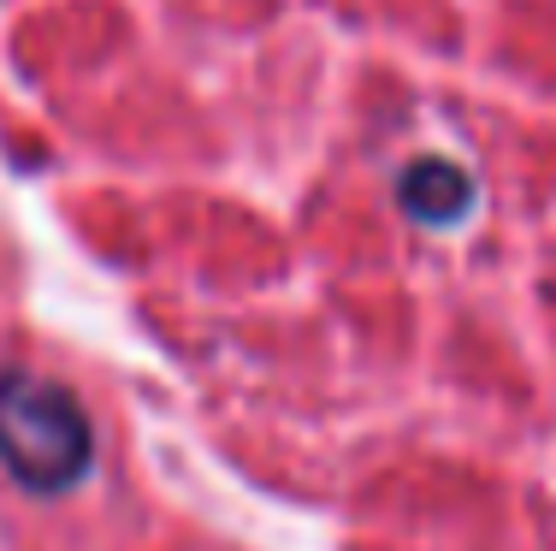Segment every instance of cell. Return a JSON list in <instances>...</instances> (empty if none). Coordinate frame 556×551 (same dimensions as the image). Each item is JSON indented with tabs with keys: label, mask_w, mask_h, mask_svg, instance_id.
I'll list each match as a JSON object with an SVG mask.
<instances>
[{
	"label": "cell",
	"mask_w": 556,
	"mask_h": 551,
	"mask_svg": "<svg viewBox=\"0 0 556 551\" xmlns=\"http://www.w3.org/2000/svg\"><path fill=\"white\" fill-rule=\"evenodd\" d=\"M0 463L18 487L54 498L96 468V427L72 386L30 367L0 374Z\"/></svg>",
	"instance_id": "6da1fadb"
},
{
	"label": "cell",
	"mask_w": 556,
	"mask_h": 551,
	"mask_svg": "<svg viewBox=\"0 0 556 551\" xmlns=\"http://www.w3.org/2000/svg\"><path fill=\"white\" fill-rule=\"evenodd\" d=\"M396 202H403L420 226H456L473 208V178L450 161H415L396 178Z\"/></svg>",
	"instance_id": "7a4b0ae2"
}]
</instances>
